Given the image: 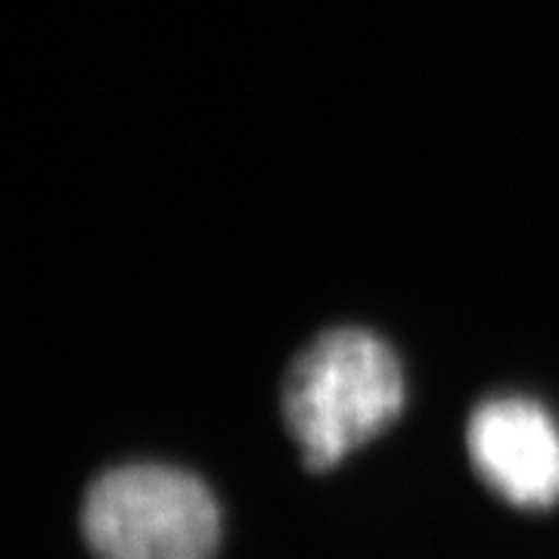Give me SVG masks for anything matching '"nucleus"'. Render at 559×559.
Returning <instances> with one entry per match:
<instances>
[{
  "mask_svg": "<svg viewBox=\"0 0 559 559\" xmlns=\"http://www.w3.org/2000/svg\"><path fill=\"white\" fill-rule=\"evenodd\" d=\"M404 407V373L392 348L358 326L326 330L283 380V417L308 469L323 473L377 439Z\"/></svg>",
  "mask_w": 559,
  "mask_h": 559,
  "instance_id": "1",
  "label": "nucleus"
},
{
  "mask_svg": "<svg viewBox=\"0 0 559 559\" xmlns=\"http://www.w3.org/2000/svg\"><path fill=\"white\" fill-rule=\"evenodd\" d=\"M81 535L97 559H212L221 544V510L193 473L131 463L91 481Z\"/></svg>",
  "mask_w": 559,
  "mask_h": 559,
  "instance_id": "2",
  "label": "nucleus"
},
{
  "mask_svg": "<svg viewBox=\"0 0 559 559\" xmlns=\"http://www.w3.org/2000/svg\"><path fill=\"white\" fill-rule=\"evenodd\" d=\"M469 460L500 498L547 510L559 500V429L528 399L481 401L466 426Z\"/></svg>",
  "mask_w": 559,
  "mask_h": 559,
  "instance_id": "3",
  "label": "nucleus"
}]
</instances>
